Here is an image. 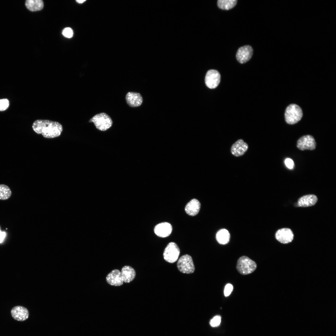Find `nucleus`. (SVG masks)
Wrapping results in <instances>:
<instances>
[{"instance_id":"1","label":"nucleus","mask_w":336,"mask_h":336,"mask_svg":"<svg viewBox=\"0 0 336 336\" xmlns=\"http://www.w3.org/2000/svg\"><path fill=\"white\" fill-rule=\"evenodd\" d=\"M33 130L45 138H52L59 136L63 130L62 125L58 122L47 119H37L33 124Z\"/></svg>"},{"instance_id":"2","label":"nucleus","mask_w":336,"mask_h":336,"mask_svg":"<svg viewBox=\"0 0 336 336\" xmlns=\"http://www.w3.org/2000/svg\"><path fill=\"white\" fill-rule=\"evenodd\" d=\"M257 268L256 263L247 256H243L238 260L236 268L241 274L245 275L254 272Z\"/></svg>"},{"instance_id":"3","label":"nucleus","mask_w":336,"mask_h":336,"mask_svg":"<svg viewBox=\"0 0 336 336\" xmlns=\"http://www.w3.org/2000/svg\"><path fill=\"white\" fill-rule=\"evenodd\" d=\"M93 122L96 127L101 131H105L112 126V120L110 116L105 113H101L96 114L89 121Z\"/></svg>"},{"instance_id":"4","label":"nucleus","mask_w":336,"mask_h":336,"mask_svg":"<svg viewBox=\"0 0 336 336\" xmlns=\"http://www.w3.org/2000/svg\"><path fill=\"white\" fill-rule=\"evenodd\" d=\"M303 113L301 108L297 105L292 104L287 108L285 117L287 123L293 124L297 123L302 118Z\"/></svg>"},{"instance_id":"5","label":"nucleus","mask_w":336,"mask_h":336,"mask_svg":"<svg viewBox=\"0 0 336 336\" xmlns=\"http://www.w3.org/2000/svg\"><path fill=\"white\" fill-rule=\"evenodd\" d=\"M177 267L183 273L190 274L194 272L195 267L192 257L185 254L181 256L177 262Z\"/></svg>"},{"instance_id":"6","label":"nucleus","mask_w":336,"mask_h":336,"mask_svg":"<svg viewBox=\"0 0 336 336\" xmlns=\"http://www.w3.org/2000/svg\"><path fill=\"white\" fill-rule=\"evenodd\" d=\"M180 250L178 245L175 242L169 243L166 247L163 254L164 259L167 262L173 263L178 259Z\"/></svg>"},{"instance_id":"7","label":"nucleus","mask_w":336,"mask_h":336,"mask_svg":"<svg viewBox=\"0 0 336 336\" xmlns=\"http://www.w3.org/2000/svg\"><path fill=\"white\" fill-rule=\"evenodd\" d=\"M316 143L314 138L310 135H306L300 138L297 141V147L301 150H312L315 149Z\"/></svg>"},{"instance_id":"8","label":"nucleus","mask_w":336,"mask_h":336,"mask_svg":"<svg viewBox=\"0 0 336 336\" xmlns=\"http://www.w3.org/2000/svg\"><path fill=\"white\" fill-rule=\"evenodd\" d=\"M221 76L217 70L211 69L206 74L205 81L206 86L210 89L216 88L220 83Z\"/></svg>"},{"instance_id":"9","label":"nucleus","mask_w":336,"mask_h":336,"mask_svg":"<svg viewBox=\"0 0 336 336\" xmlns=\"http://www.w3.org/2000/svg\"><path fill=\"white\" fill-rule=\"evenodd\" d=\"M253 54V49L249 45L240 47L236 54V58L241 63H244L249 61L251 58Z\"/></svg>"},{"instance_id":"10","label":"nucleus","mask_w":336,"mask_h":336,"mask_svg":"<svg viewBox=\"0 0 336 336\" xmlns=\"http://www.w3.org/2000/svg\"><path fill=\"white\" fill-rule=\"evenodd\" d=\"M275 238L282 243L287 244L292 241L294 238V234L290 229L288 228H282L276 232Z\"/></svg>"},{"instance_id":"11","label":"nucleus","mask_w":336,"mask_h":336,"mask_svg":"<svg viewBox=\"0 0 336 336\" xmlns=\"http://www.w3.org/2000/svg\"><path fill=\"white\" fill-rule=\"evenodd\" d=\"M11 314L14 320L20 321L26 320L29 316V312L27 309L21 306H16L13 307L11 310Z\"/></svg>"},{"instance_id":"12","label":"nucleus","mask_w":336,"mask_h":336,"mask_svg":"<svg viewBox=\"0 0 336 336\" xmlns=\"http://www.w3.org/2000/svg\"><path fill=\"white\" fill-rule=\"evenodd\" d=\"M172 228L171 225L167 222L160 223L155 226L154 231L155 234L161 237H166L171 233Z\"/></svg>"},{"instance_id":"13","label":"nucleus","mask_w":336,"mask_h":336,"mask_svg":"<svg viewBox=\"0 0 336 336\" xmlns=\"http://www.w3.org/2000/svg\"><path fill=\"white\" fill-rule=\"evenodd\" d=\"M106 279L109 284L115 286H121L124 282L121 271L117 269L113 270L109 273L107 276Z\"/></svg>"},{"instance_id":"14","label":"nucleus","mask_w":336,"mask_h":336,"mask_svg":"<svg viewBox=\"0 0 336 336\" xmlns=\"http://www.w3.org/2000/svg\"><path fill=\"white\" fill-rule=\"evenodd\" d=\"M248 146L247 144L242 139L236 142L231 146V152L233 155L238 157L243 155L246 152Z\"/></svg>"},{"instance_id":"15","label":"nucleus","mask_w":336,"mask_h":336,"mask_svg":"<svg viewBox=\"0 0 336 336\" xmlns=\"http://www.w3.org/2000/svg\"><path fill=\"white\" fill-rule=\"evenodd\" d=\"M125 99L128 105L133 107L139 106L143 101L141 95L135 92H128L126 95Z\"/></svg>"},{"instance_id":"16","label":"nucleus","mask_w":336,"mask_h":336,"mask_svg":"<svg viewBox=\"0 0 336 336\" xmlns=\"http://www.w3.org/2000/svg\"><path fill=\"white\" fill-rule=\"evenodd\" d=\"M200 207V202L197 199L194 198L187 204L185 208V210L188 214L193 216L198 213Z\"/></svg>"},{"instance_id":"17","label":"nucleus","mask_w":336,"mask_h":336,"mask_svg":"<svg viewBox=\"0 0 336 336\" xmlns=\"http://www.w3.org/2000/svg\"><path fill=\"white\" fill-rule=\"evenodd\" d=\"M121 275L124 282L129 283L135 278L136 273L134 269L129 266L123 267L121 271Z\"/></svg>"},{"instance_id":"18","label":"nucleus","mask_w":336,"mask_h":336,"mask_svg":"<svg viewBox=\"0 0 336 336\" xmlns=\"http://www.w3.org/2000/svg\"><path fill=\"white\" fill-rule=\"evenodd\" d=\"M318 198L314 194H308L302 196L297 202V206L301 207H307L314 205L317 202Z\"/></svg>"},{"instance_id":"19","label":"nucleus","mask_w":336,"mask_h":336,"mask_svg":"<svg viewBox=\"0 0 336 336\" xmlns=\"http://www.w3.org/2000/svg\"><path fill=\"white\" fill-rule=\"evenodd\" d=\"M44 2L41 0H27L25 1L26 7L31 12L41 10L44 7Z\"/></svg>"},{"instance_id":"20","label":"nucleus","mask_w":336,"mask_h":336,"mask_svg":"<svg viewBox=\"0 0 336 336\" xmlns=\"http://www.w3.org/2000/svg\"><path fill=\"white\" fill-rule=\"evenodd\" d=\"M230 234L228 231L225 229H220L217 232L216 239L220 244H225L229 241Z\"/></svg>"},{"instance_id":"21","label":"nucleus","mask_w":336,"mask_h":336,"mask_svg":"<svg viewBox=\"0 0 336 336\" xmlns=\"http://www.w3.org/2000/svg\"><path fill=\"white\" fill-rule=\"evenodd\" d=\"M237 3L236 0H218L217 2L218 7L222 10H229L232 8Z\"/></svg>"},{"instance_id":"22","label":"nucleus","mask_w":336,"mask_h":336,"mask_svg":"<svg viewBox=\"0 0 336 336\" xmlns=\"http://www.w3.org/2000/svg\"><path fill=\"white\" fill-rule=\"evenodd\" d=\"M12 195V191L7 185L0 184V200H5L8 199Z\"/></svg>"},{"instance_id":"23","label":"nucleus","mask_w":336,"mask_h":336,"mask_svg":"<svg viewBox=\"0 0 336 336\" xmlns=\"http://www.w3.org/2000/svg\"><path fill=\"white\" fill-rule=\"evenodd\" d=\"M221 321V316L219 315H217L214 316L210 320L209 323L212 327H216L220 325Z\"/></svg>"},{"instance_id":"24","label":"nucleus","mask_w":336,"mask_h":336,"mask_svg":"<svg viewBox=\"0 0 336 336\" xmlns=\"http://www.w3.org/2000/svg\"><path fill=\"white\" fill-rule=\"evenodd\" d=\"M9 105V102L6 99H0V111L6 110Z\"/></svg>"},{"instance_id":"25","label":"nucleus","mask_w":336,"mask_h":336,"mask_svg":"<svg viewBox=\"0 0 336 336\" xmlns=\"http://www.w3.org/2000/svg\"><path fill=\"white\" fill-rule=\"evenodd\" d=\"M62 34L64 36L67 38H71L73 36V32L70 28L66 27L63 30Z\"/></svg>"},{"instance_id":"26","label":"nucleus","mask_w":336,"mask_h":336,"mask_svg":"<svg viewBox=\"0 0 336 336\" xmlns=\"http://www.w3.org/2000/svg\"><path fill=\"white\" fill-rule=\"evenodd\" d=\"M233 289V287L230 283L227 284L225 286L224 290V294L225 296H229L232 292Z\"/></svg>"},{"instance_id":"27","label":"nucleus","mask_w":336,"mask_h":336,"mask_svg":"<svg viewBox=\"0 0 336 336\" xmlns=\"http://www.w3.org/2000/svg\"><path fill=\"white\" fill-rule=\"evenodd\" d=\"M285 163L287 167L289 169H292L294 167V163L293 160L289 158L286 159L285 160Z\"/></svg>"},{"instance_id":"28","label":"nucleus","mask_w":336,"mask_h":336,"mask_svg":"<svg viewBox=\"0 0 336 336\" xmlns=\"http://www.w3.org/2000/svg\"><path fill=\"white\" fill-rule=\"evenodd\" d=\"M6 235V233L5 231H1L0 232V243H2Z\"/></svg>"},{"instance_id":"29","label":"nucleus","mask_w":336,"mask_h":336,"mask_svg":"<svg viewBox=\"0 0 336 336\" xmlns=\"http://www.w3.org/2000/svg\"><path fill=\"white\" fill-rule=\"evenodd\" d=\"M86 1V0H76V1L77 2L79 3H82L84 2H85Z\"/></svg>"},{"instance_id":"30","label":"nucleus","mask_w":336,"mask_h":336,"mask_svg":"<svg viewBox=\"0 0 336 336\" xmlns=\"http://www.w3.org/2000/svg\"><path fill=\"white\" fill-rule=\"evenodd\" d=\"M1 231H2V230H1V226H0V232H1Z\"/></svg>"}]
</instances>
